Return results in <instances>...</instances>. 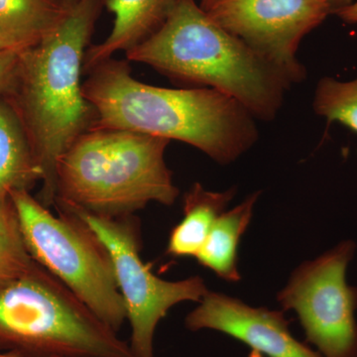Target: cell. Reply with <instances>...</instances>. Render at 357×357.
<instances>
[{"label":"cell","mask_w":357,"mask_h":357,"mask_svg":"<svg viewBox=\"0 0 357 357\" xmlns=\"http://www.w3.org/2000/svg\"><path fill=\"white\" fill-rule=\"evenodd\" d=\"M82 84L96 109L93 128L121 129L187 143L222 165L236 161L258 138L255 116L210 88L168 89L141 83L128 60L96 66Z\"/></svg>","instance_id":"1"},{"label":"cell","mask_w":357,"mask_h":357,"mask_svg":"<svg viewBox=\"0 0 357 357\" xmlns=\"http://www.w3.org/2000/svg\"><path fill=\"white\" fill-rule=\"evenodd\" d=\"M103 7L105 0H82L55 31L21 52L6 91L41 167L38 199L47 208L55 203L61 157L98 119L83 95L81 75Z\"/></svg>","instance_id":"2"},{"label":"cell","mask_w":357,"mask_h":357,"mask_svg":"<svg viewBox=\"0 0 357 357\" xmlns=\"http://www.w3.org/2000/svg\"><path fill=\"white\" fill-rule=\"evenodd\" d=\"M126 55L128 62L149 66L174 81L217 89L263 121L276 117L293 84L196 0H177L164 24Z\"/></svg>","instance_id":"3"},{"label":"cell","mask_w":357,"mask_h":357,"mask_svg":"<svg viewBox=\"0 0 357 357\" xmlns=\"http://www.w3.org/2000/svg\"><path fill=\"white\" fill-rule=\"evenodd\" d=\"M169 144L132 131L89 129L59 161L55 203L107 218L133 215L153 202L172 206L180 191L165 161Z\"/></svg>","instance_id":"4"},{"label":"cell","mask_w":357,"mask_h":357,"mask_svg":"<svg viewBox=\"0 0 357 357\" xmlns=\"http://www.w3.org/2000/svg\"><path fill=\"white\" fill-rule=\"evenodd\" d=\"M0 351L23 357H135L128 342L36 261L0 292Z\"/></svg>","instance_id":"5"},{"label":"cell","mask_w":357,"mask_h":357,"mask_svg":"<svg viewBox=\"0 0 357 357\" xmlns=\"http://www.w3.org/2000/svg\"><path fill=\"white\" fill-rule=\"evenodd\" d=\"M9 197L33 259L119 333L128 317L112 258L102 241L76 215L60 208L54 215L30 191H13Z\"/></svg>","instance_id":"6"},{"label":"cell","mask_w":357,"mask_h":357,"mask_svg":"<svg viewBox=\"0 0 357 357\" xmlns=\"http://www.w3.org/2000/svg\"><path fill=\"white\" fill-rule=\"evenodd\" d=\"M54 206L83 220L107 249L130 325L131 351L135 357H155L154 337L160 321L176 305L203 299L208 292L203 279L166 281L154 275L141 259L140 225L134 215L100 217L59 202Z\"/></svg>","instance_id":"7"},{"label":"cell","mask_w":357,"mask_h":357,"mask_svg":"<svg viewBox=\"0 0 357 357\" xmlns=\"http://www.w3.org/2000/svg\"><path fill=\"white\" fill-rule=\"evenodd\" d=\"M356 250L347 239L302 263L277 295L284 311L298 314L307 342L323 357H357V287L347 282Z\"/></svg>","instance_id":"8"},{"label":"cell","mask_w":357,"mask_h":357,"mask_svg":"<svg viewBox=\"0 0 357 357\" xmlns=\"http://www.w3.org/2000/svg\"><path fill=\"white\" fill-rule=\"evenodd\" d=\"M206 13L295 84L306 77L301 42L333 11L326 0H215Z\"/></svg>","instance_id":"9"},{"label":"cell","mask_w":357,"mask_h":357,"mask_svg":"<svg viewBox=\"0 0 357 357\" xmlns=\"http://www.w3.org/2000/svg\"><path fill=\"white\" fill-rule=\"evenodd\" d=\"M199 303L185 319V328L192 332L218 331L268 357H323L293 337L283 312L252 307L210 291Z\"/></svg>","instance_id":"10"},{"label":"cell","mask_w":357,"mask_h":357,"mask_svg":"<svg viewBox=\"0 0 357 357\" xmlns=\"http://www.w3.org/2000/svg\"><path fill=\"white\" fill-rule=\"evenodd\" d=\"M177 0H105L114 15V26L102 43L89 46L84 55L83 73L112 58L117 52L131 50L164 24Z\"/></svg>","instance_id":"11"},{"label":"cell","mask_w":357,"mask_h":357,"mask_svg":"<svg viewBox=\"0 0 357 357\" xmlns=\"http://www.w3.org/2000/svg\"><path fill=\"white\" fill-rule=\"evenodd\" d=\"M236 189L211 192L196 183L184 195V218L171 230L166 255L196 257L218 218L234 199Z\"/></svg>","instance_id":"12"},{"label":"cell","mask_w":357,"mask_h":357,"mask_svg":"<svg viewBox=\"0 0 357 357\" xmlns=\"http://www.w3.org/2000/svg\"><path fill=\"white\" fill-rule=\"evenodd\" d=\"M43 173L15 112L0 98V202L13 191H30Z\"/></svg>","instance_id":"13"},{"label":"cell","mask_w":357,"mask_h":357,"mask_svg":"<svg viewBox=\"0 0 357 357\" xmlns=\"http://www.w3.org/2000/svg\"><path fill=\"white\" fill-rule=\"evenodd\" d=\"M260 192H253L236 208L223 211L211 229L196 259L202 266L215 272L220 278L238 282V245L248 229Z\"/></svg>","instance_id":"14"},{"label":"cell","mask_w":357,"mask_h":357,"mask_svg":"<svg viewBox=\"0 0 357 357\" xmlns=\"http://www.w3.org/2000/svg\"><path fill=\"white\" fill-rule=\"evenodd\" d=\"M69 13L58 0H0V27L38 43Z\"/></svg>","instance_id":"15"},{"label":"cell","mask_w":357,"mask_h":357,"mask_svg":"<svg viewBox=\"0 0 357 357\" xmlns=\"http://www.w3.org/2000/svg\"><path fill=\"white\" fill-rule=\"evenodd\" d=\"M34 263L8 196L0 202V292L27 273Z\"/></svg>","instance_id":"16"},{"label":"cell","mask_w":357,"mask_h":357,"mask_svg":"<svg viewBox=\"0 0 357 357\" xmlns=\"http://www.w3.org/2000/svg\"><path fill=\"white\" fill-rule=\"evenodd\" d=\"M314 109L328 123L338 122L357 134V77L349 82L323 77L314 93Z\"/></svg>","instance_id":"17"},{"label":"cell","mask_w":357,"mask_h":357,"mask_svg":"<svg viewBox=\"0 0 357 357\" xmlns=\"http://www.w3.org/2000/svg\"><path fill=\"white\" fill-rule=\"evenodd\" d=\"M22 51L0 52V93H6L10 86Z\"/></svg>","instance_id":"18"},{"label":"cell","mask_w":357,"mask_h":357,"mask_svg":"<svg viewBox=\"0 0 357 357\" xmlns=\"http://www.w3.org/2000/svg\"><path fill=\"white\" fill-rule=\"evenodd\" d=\"M37 44L31 40L14 34L0 27V52L11 50H24L26 48Z\"/></svg>","instance_id":"19"},{"label":"cell","mask_w":357,"mask_h":357,"mask_svg":"<svg viewBox=\"0 0 357 357\" xmlns=\"http://www.w3.org/2000/svg\"><path fill=\"white\" fill-rule=\"evenodd\" d=\"M333 14L344 21L345 23H349V24L357 23V1L354 2L351 6L344 7V8L338 9Z\"/></svg>","instance_id":"20"},{"label":"cell","mask_w":357,"mask_h":357,"mask_svg":"<svg viewBox=\"0 0 357 357\" xmlns=\"http://www.w3.org/2000/svg\"><path fill=\"white\" fill-rule=\"evenodd\" d=\"M332 7L333 13L338 10V9L344 8V7L351 6L354 3V0H326Z\"/></svg>","instance_id":"21"},{"label":"cell","mask_w":357,"mask_h":357,"mask_svg":"<svg viewBox=\"0 0 357 357\" xmlns=\"http://www.w3.org/2000/svg\"><path fill=\"white\" fill-rule=\"evenodd\" d=\"M63 6L65 7L68 10L74 8L75 6H77L82 0H58Z\"/></svg>","instance_id":"22"},{"label":"cell","mask_w":357,"mask_h":357,"mask_svg":"<svg viewBox=\"0 0 357 357\" xmlns=\"http://www.w3.org/2000/svg\"><path fill=\"white\" fill-rule=\"evenodd\" d=\"M213 1H215V0H201L199 6H201L204 11H206L208 8H210V6L213 3Z\"/></svg>","instance_id":"23"},{"label":"cell","mask_w":357,"mask_h":357,"mask_svg":"<svg viewBox=\"0 0 357 357\" xmlns=\"http://www.w3.org/2000/svg\"><path fill=\"white\" fill-rule=\"evenodd\" d=\"M0 357H23L17 356V354H13V352H7L0 351ZM51 357H60V356H51Z\"/></svg>","instance_id":"24"}]
</instances>
